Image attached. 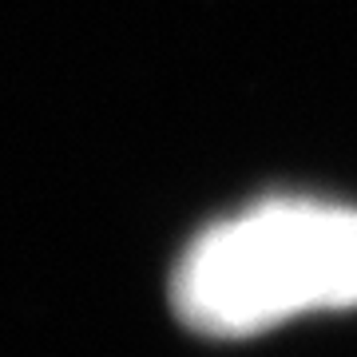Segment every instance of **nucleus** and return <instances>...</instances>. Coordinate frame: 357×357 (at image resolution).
<instances>
[{"label": "nucleus", "mask_w": 357, "mask_h": 357, "mask_svg": "<svg viewBox=\"0 0 357 357\" xmlns=\"http://www.w3.org/2000/svg\"><path fill=\"white\" fill-rule=\"evenodd\" d=\"M171 306L203 337H255L357 306V206L266 199L218 218L178 258Z\"/></svg>", "instance_id": "1"}]
</instances>
